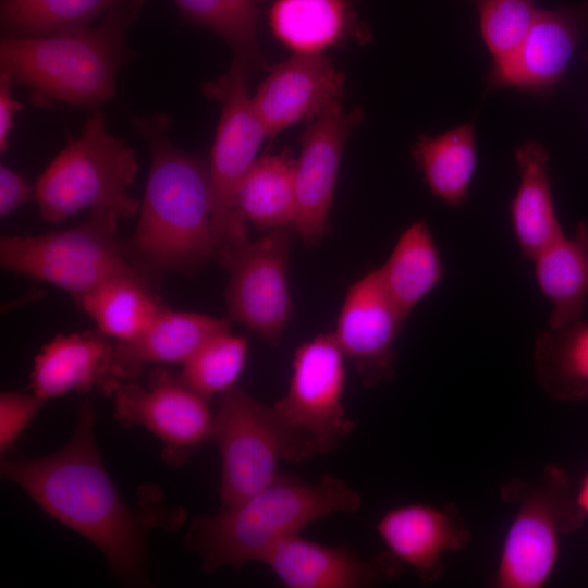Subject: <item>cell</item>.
Returning a JSON list of instances; mask_svg holds the SVG:
<instances>
[{"label": "cell", "mask_w": 588, "mask_h": 588, "mask_svg": "<svg viewBox=\"0 0 588 588\" xmlns=\"http://www.w3.org/2000/svg\"><path fill=\"white\" fill-rule=\"evenodd\" d=\"M119 216L109 209L74 228L39 235H3L0 265L12 273L46 281L79 299L98 285L120 277L150 283L133 265L117 238Z\"/></svg>", "instance_id": "obj_6"}, {"label": "cell", "mask_w": 588, "mask_h": 588, "mask_svg": "<svg viewBox=\"0 0 588 588\" xmlns=\"http://www.w3.org/2000/svg\"><path fill=\"white\" fill-rule=\"evenodd\" d=\"M147 281L120 277L86 293L76 303L98 330L119 342L140 335L164 308Z\"/></svg>", "instance_id": "obj_28"}, {"label": "cell", "mask_w": 588, "mask_h": 588, "mask_svg": "<svg viewBox=\"0 0 588 588\" xmlns=\"http://www.w3.org/2000/svg\"><path fill=\"white\" fill-rule=\"evenodd\" d=\"M388 551L424 583L443 573L446 553L464 550L470 532L454 504L408 503L390 509L377 524Z\"/></svg>", "instance_id": "obj_18"}, {"label": "cell", "mask_w": 588, "mask_h": 588, "mask_svg": "<svg viewBox=\"0 0 588 588\" xmlns=\"http://www.w3.org/2000/svg\"><path fill=\"white\" fill-rule=\"evenodd\" d=\"M291 226L268 231L253 243L221 255L229 272L225 301L229 319L278 346L293 317L287 268Z\"/></svg>", "instance_id": "obj_11"}, {"label": "cell", "mask_w": 588, "mask_h": 588, "mask_svg": "<svg viewBox=\"0 0 588 588\" xmlns=\"http://www.w3.org/2000/svg\"><path fill=\"white\" fill-rule=\"evenodd\" d=\"M296 158L283 148L257 158L242 179L235 207L244 221L268 232L291 226L296 211Z\"/></svg>", "instance_id": "obj_24"}, {"label": "cell", "mask_w": 588, "mask_h": 588, "mask_svg": "<svg viewBox=\"0 0 588 588\" xmlns=\"http://www.w3.org/2000/svg\"><path fill=\"white\" fill-rule=\"evenodd\" d=\"M479 15L481 35L493 63L510 58L529 32L539 9L535 0H465Z\"/></svg>", "instance_id": "obj_32"}, {"label": "cell", "mask_w": 588, "mask_h": 588, "mask_svg": "<svg viewBox=\"0 0 588 588\" xmlns=\"http://www.w3.org/2000/svg\"><path fill=\"white\" fill-rule=\"evenodd\" d=\"M532 261L538 287L552 303L549 327L581 320L588 298V222L579 221L573 237L555 240Z\"/></svg>", "instance_id": "obj_23"}, {"label": "cell", "mask_w": 588, "mask_h": 588, "mask_svg": "<svg viewBox=\"0 0 588 588\" xmlns=\"http://www.w3.org/2000/svg\"><path fill=\"white\" fill-rule=\"evenodd\" d=\"M138 163L124 138L109 133L101 111L95 110L77 137L48 164L35 184L40 217L59 223L84 209H109L120 219L136 216L140 204L130 193Z\"/></svg>", "instance_id": "obj_5"}, {"label": "cell", "mask_w": 588, "mask_h": 588, "mask_svg": "<svg viewBox=\"0 0 588 588\" xmlns=\"http://www.w3.org/2000/svg\"><path fill=\"white\" fill-rule=\"evenodd\" d=\"M32 392H3L0 396V449L11 448L45 403Z\"/></svg>", "instance_id": "obj_33"}, {"label": "cell", "mask_w": 588, "mask_h": 588, "mask_svg": "<svg viewBox=\"0 0 588 588\" xmlns=\"http://www.w3.org/2000/svg\"><path fill=\"white\" fill-rule=\"evenodd\" d=\"M406 317L387 292L378 269L363 275L346 292L334 338L365 387L395 376L394 343Z\"/></svg>", "instance_id": "obj_13"}, {"label": "cell", "mask_w": 588, "mask_h": 588, "mask_svg": "<svg viewBox=\"0 0 588 588\" xmlns=\"http://www.w3.org/2000/svg\"><path fill=\"white\" fill-rule=\"evenodd\" d=\"M114 345L98 331L59 334L36 356L32 392L44 401L97 387L108 395L121 382L114 373Z\"/></svg>", "instance_id": "obj_20"}, {"label": "cell", "mask_w": 588, "mask_h": 588, "mask_svg": "<svg viewBox=\"0 0 588 588\" xmlns=\"http://www.w3.org/2000/svg\"><path fill=\"white\" fill-rule=\"evenodd\" d=\"M230 331V319L163 308L137 338L114 344V373L123 382L147 364H184L211 338Z\"/></svg>", "instance_id": "obj_21"}, {"label": "cell", "mask_w": 588, "mask_h": 588, "mask_svg": "<svg viewBox=\"0 0 588 588\" xmlns=\"http://www.w3.org/2000/svg\"><path fill=\"white\" fill-rule=\"evenodd\" d=\"M360 504V495L333 475L309 483L280 474L241 503L195 520L187 541L201 558L205 572L240 567L261 562L275 544L314 522L334 512H355Z\"/></svg>", "instance_id": "obj_4"}, {"label": "cell", "mask_w": 588, "mask_h": 588, "mask_svg": "<svg viewBox=\"0 0 588 588\" xmlns=\"http://www.w3.org/2000/svg\"><path fill=\"white\" fill-rule=\"evenodd\" d=\"M359 108L345 111L341 100L321 111L301 138L296 158V211L292 229L309 246L329 232V212L346 142L363 120Z\"/></svg>", "instance_id": "obj_12"}, {"label": "cell", "mask_w": 588, "mask_h": 588, "mask_svg": "<svg viewBox=\"0 0 588 588\" xmlns=\"http://www.w3.org/2000/svg\"><path fill=\"white\" fill-rule=\"evenodd\" d=\"M548 160L547 150L535 140L515 151L520 182L510 206L511 219L520 253L531 260L565 235L554 210Z\"/></svg>", "instance_id": "obj_22"}, {"label": "cell", "mask_w": 588, "mask_h": 588, "mask_svg": "<svg viewBox=\"0 0 588 588\" xmlns=\"http://www.w3.org/2000/svg\"><path fill=\"white\" fill-rule=\"evenodd\" d=\"M412 156L430 192L451 206L462 204L476 167V142L471 123L444 134L418 137Z\"/></svg>", "instance_id": "obj_27"}, {"label": "cell", "mask_w": 588, "mask_h": 588, "mask_svg": "<svg viewBox=\"0 0 588 588\" xmlns=\"http://www.w3.org/2000/svg\"><path fill=\"white\" fill-rule=\"evenodd\" d=\"M86 400L71 440L58 452L28 461L2 460L1 475L51 517L81 534L107 558L125 584H145L144 523L122 500L101 462Z\"/></svg>", "instance_id": "obj_1"}, {"label": "cell", "mask_w": 588, "mask_h": 588, "mask_svg": "<svg viewBox=\"0 0 588 588\" xmlns=\"http://www.w3.org/2000/svg\"><path fill=\"white\" fill-rule=\"evenodd\" d=\"M212 438L221 454L220 500L230 507L272 482L281 460L302 462L293 434L269 407L235 384L220 395Z\"/></svg>", "instance_id": "obj_9"}, {"label": "cell", "mask_w": 588, "mask_h": 588, "mask_svg": "<svg viewBox=\"0 0 588 588\" xmlns=\"http://www.w3.org/2000/svg\"><path fill=\"white\" fill-rule=\"evenodd\" d=\"M131 122L150 151L147 184L127 247L131 261L148 280L193 274L216 256L209 164L174 144L167 113L137 115Z\"/></svg>", "instance_id": "obj_2"}, {"label": "cell", "mask_w": 588, "mask_h": 588, "mask_svg": "<svg viewBox=\"0 0 588 588\" xmlns=\"http://www.w3.org/2000/svg\"><path fill=\"white\" fill-rule=\"evenodd\" d=\"M575 501L581 512L588 515V471L580 481Z\"/></svg>", "instance_id": "obj_36"}, {"label": "cell", "mask_w": 588, "mask_h": 588, "mask_svg": "<svg viewBox=\"0 0 588 588\" xmlns=\"http://www.w3.org/2000/svg\"><path fill=\"white\" fill-rule=\"evenodd\" d=\"M180 16L187 23L205 28L234 51L253 74L266 70L267 63L259 42V21L268 0H173Z\"/></svg>", "instance_id": "obj_29"}, {"label": "cell", "mask_w": 588, "mask_h": 588, "mask_svg": "<svg viewBox=\"0 0 588 588\" xmlns=\"http://www.w3.org/2000/svg\"><path fill=\"white\" fill-rule=\"evenodd\" d=\"M111 395L119 422L143 426L171 449L186 452L212 438L208 401L167 369L154 371L147 385L120 382Z\"/></svg>", "instance_id": "obj_14"}, {"label": "cell", "mask_w": 588, "mask_h": 588, "mask_svg": "<svg viewBox=\"0 0 588 588\" xmlns=\"http://www.w3.org/2000/svg\"><path fill=\"white\" fill-rule=\"evenodd\" d=\"M534 366L542 389L560 401L588 395V323L583 319L541 331L535 342Z\"/></svg>", "instance_id": "obj_26"}, {"label": "cell", "mask_w": 588, "mask_h": 588, "mask_svg": "<svg viewBox=\"0 0 588 588\" xmlns=\"http://www.w3.org/2000/svg\"><path fill=\"white\" fill-rule=\"evenodd\" d=\"M11 78L0 72V150L5 151L9 143V134L13 127V119L22 105L11 95Z\"/></svg>", "instance_id": "obj_35"}, {"label": "cell", "mask_w": 588, "mask_h": 588, "mask_svg": "<svg viewBox=\"0 0 588 588\" xmlns=\"http://www.w3.org/2000/svg\"><path fill=\"white\" fill-rule=\"evenodd\" d=\"M249 75L247 69L233 59L228 73L203 86L207 97L221 103L209 163L215 259L248 243L246 221L236 211L235 197L267 137L248 95Z\"/></svg>", "instance_id": "obj_8"}, {"label": "cell", "mask_w": 588, "mask_h": 588, "mask_svg": "<svg viewBox=\"0 0 588 588\" xmlns=\"http://www.w3.org/2000/svg\"><path fill=\"white\" fill-rule=\"evenodd\" d=\"M378 271L392 301L407 318L444 274L439 250L426 221H417L402 233Z\"/></svg>", "instance_id": "obj_25"}, {"label": "cell", "mask_w": 588, "mask_h": 588, "mask_svg": "<svg viewBox=\"0 0 588 588\" xmlns=\"http://www.w3.org/2000/svg\"><path fill=\"white\" fill-rule=\"evenodd\" d=\"M587 37L588 1L539 10L518 49L506 60L493 63L488 85L528 91L549 90L559 82Z\"/></svg>", "instance_id": "obj_15"}, {"label": "cell", "mask_w": 588, "mask_h": 588, "mask_svg": "<svg viewBox=\"0 0 588 588\" xmlns=\"http://www.w3.org/2000/svg\"><path fill=\"white\" fill-rule=\"evenodd\" d=\"M128 0H1L2 38L53 35L93 25Z\"/></svg>", "instance_id": "obj_30"}, {"label": "cell", "mask_w": 588, "mask_h": 588, "mask_svg": "<svg viewBox=\"0 0 588 588\" xmlns=\"http://www.w3.org/2000/svg\"><path fill=\"white\" fill-rule=\"evenodd\" d=\"M517 504L509 525L493 584L499 588H541L551 577L561 535L576 529L583 512L569 493L565 471L548 465L535 483L513 480L501 489Z\"/></svg>", "instance_id": "obj_7"}, {"label": "cell", "mask_w": 588, "mask_h": 588, "mask_svg": "<svg viewBox=\"0 0 588 588\" xmlns=\"http://www.w3.org/2000/svg\"><path fill=\"white\" fill-rule=\"evenodd\" d=\"M357 0H268L262 8L273 37L293 52H324L371 40Z\"/></svg>", "instance_id": "obj_19"}, {"label": "cell", "mask_w": 588, "mask_h": 588, "mask_svg": "<svg viewBox=\"0 0 588 588\" xmlns=\"http://www.w3.org/2000/svg\"><path fill=\"white\" fill-rule=\"evenodd\" d=\"M248 353L246 336L220 333L208 340L183 365L181 380L209 401L236 384Z\"/></svg>", "instance_id": "obj_31"}, {"label": "cell", "mask_w": 588, "mask_h": 588, "mask_svg": "<svg viewBox=\"0 0 588 588\" xmlns=\"http://www.w3.org/2000/svg\"><path fill=\"white\" fill-rule=\"evenodd\" d=\"M345 360L333 332L295 351L287 391L273 408L293 434L302 461L331 453L355 429L342 403Z\"/></svg>", "instance_id": "obj_10"}, {"label": "cell", "mask_w": 588, "mask_h": 588, "mask_svg": "<svg viewBox=\"0 0 588 588\" xmlns=\"http://www.w3.org/2000/svg\"><path fill=\"white\" fill-rule=\"evenodd\" d=\"M289 588H366L393 581L401 562L389 551L366 559L341 546L290 536L261 560Z\"/></svg>", "instance_id": "obj_17"}, {"label": "cell", "mask_w": 588, "mask_h": 588, "mask_svg": "<svg viewBox=\"0 0 588 588\" xmlns=\"http://www.w3.org/2000/svg\"><path fill=\"white\" fill-rule=\"evenodd\" d=\"M145 0H128L90 26L41 37L2 38L0 69L38 107L96 110L111 99L120 69L134 58L127 34Z\"/></svg>", "instance_id": "obj_3"}, {"label": "cell", "mask_w": 588, "mask_h": 588, "mask_svg": "<svg viewBox=\"0 0 588 588\" xmlns=\"http://www.w3.org/2000/svg\"><path fill=\"white\" fill-rule=\"evenodd\" d=\"M344 78L324 52H293L271 68L252 97L267 137L299 121H311L329 105L341 100Z\"/></svg>", "instance_id": "obj_16"}, {"label": "cell", "mask_w": 588, "mask_h": 588, "mask_svg": "<svg viewBox=\"0 0 588 588\" xmlns=\"http://www.w3.org/2000/svg\"><path fill=\"white\" fill-rule=\"evenodd\" d=\"M36 198L35 186L9 167L0 166V216L8 217L22 205Z\"/></svg>", "instance_id": "obj_34"}]
</instances>
